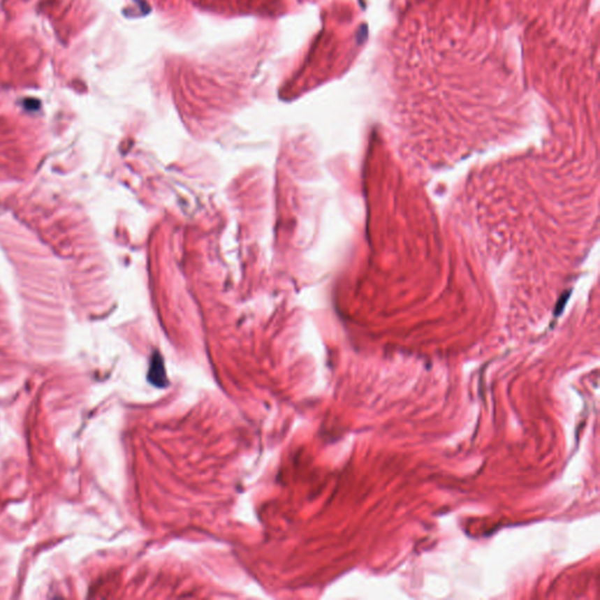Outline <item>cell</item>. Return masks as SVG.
Masks as SVG:
<instances>
[{"label": "cell", "instance_id": "6da1fadb", "mask_svg": "<svg viewBox=\"0 0 600 600\" xmlns=\"http://www.w3.org/2000/svg\"><path fill=\"white\" fill-rule=\"evenodd\" d=\"M149 381L156 387H164L167 386V375H166V368H164L163 360L161 358L159 353H154L152 364H150L149 369Z\"/></svg>", "mask_w": 600, "mask_h": 600}]
</instances>
